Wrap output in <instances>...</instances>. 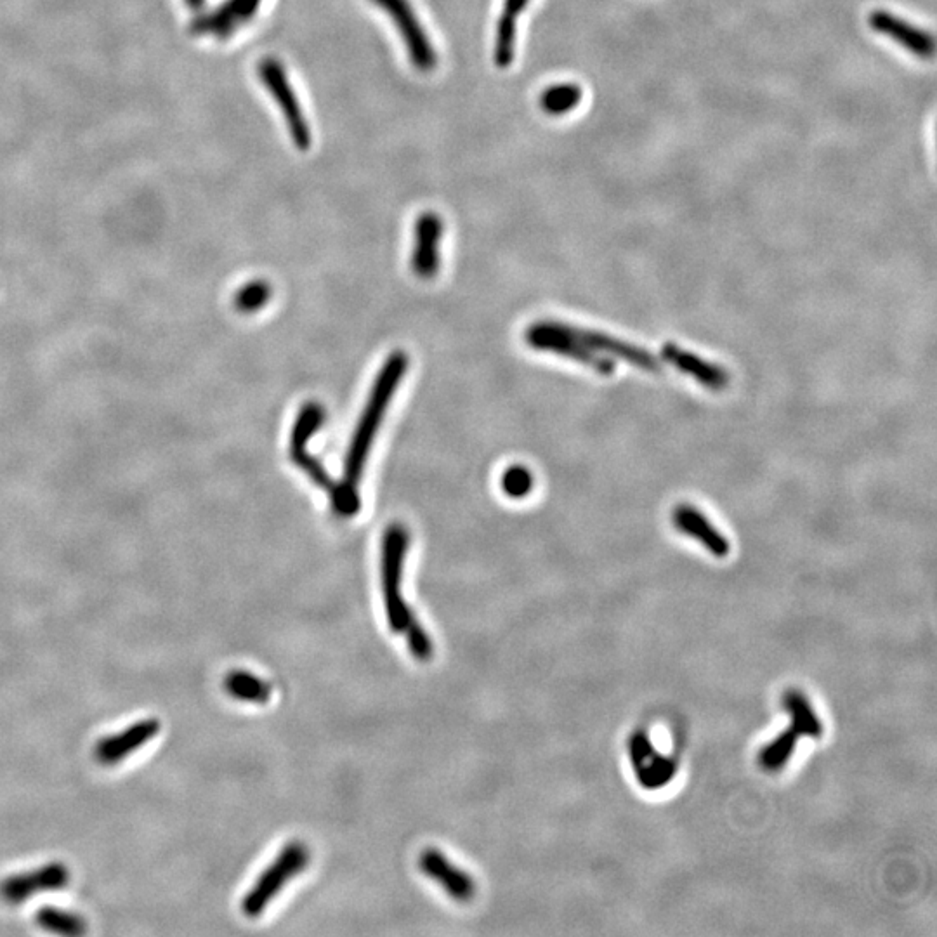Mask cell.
<instances>
[{
    "label": "cell",
    "instance_id": "d4e9b609",
    "mask_svg": "<svg viewBox=\"0 0 937 937\" xmlns=\"http://www.w3.org/2000/svg\"><path fill=\"white\" fill-rule=\"evenodd\" d=\"M403 636L407 637L408 649L415 660L419 662H429L434 655L433 639L427 634V630L420 625L419 620L415 618Z\"/></svg>",
    "mask_w": 937,
    "mask_h": 937
},
{
    "label": "cell",
    "instance_id": "5bb4252c",
    "mask_svg": "<svg viewBox=\"0 0 937 937\" xmlns=\"http://www.w3.org/2000/svg\"><path fill=\"white\" fill-rule=\"evenodd\" d=\"M263 0H224L216 11L200 16L191 32L210 35L216 39H228L238 28L247 25L261 6Z\"/></svg>",
    "mask_w": 937,
    "mask_h": 937
},
{
    "label": "cell",
    "instance_id": "6da1fadb",
    "mask_svg": "<svg viewBox=\"0 0 937 937\" xmlns=\"http://www.w3.org/2000/svg\"><path fill=\"white\" fill-rule=\"evenodd\" d=\"M407 368V354L403 351H394L375 377L367 405L361 412L358 426L354 429L353 438L349 443L346 460H344V476H342L341 483H337L335 492L330 497L334 511L342 518H353L360 512L361 500L358 486H360L361 476L365 471V464L374 445L375 436L381 429L382 420L386 417L387 408L393 401L396 389L400 387L403 377L407 374Z\"/></svg>",
    "mask_w": 937,
    "mask_h": 937
},
{
    "label": "cell",
    "instance_id": "7a4b0ae2",
    "mask_svg": "<svg viewBox=\"0 0 937 937\" xmlns=\"http://www.w3.org/2000/svg\"><path fill=\"white\" fill-rule=\"evenodd\" d=\"M410 545V533L400 523L389 525L382 537L381 580L387 623L394 634H405L408 625L415 620L412 608H408L401 594L403 566Z\"/></svg>",
    "mask_w": 937,
    "mask_h": 937
},
{
    "label": "cell",
    "instance_id": "44dd1931",
    "mask_svg": "<svg viewBox=\"0 0 937 937\" xmlns=\"http://www.w3.org/2000/svg\"><path fill=\"white\" fill-rule=\"evenodd\" d=\"M785 702L793 717L792 728L797 729L800 736L818 738L821 734V722L814 715L813 708L809 707L806 698L799 693H788Z\"/></svg>",
    "mask_w": 937,
    "mask_h": 937
},
{
    "label": "cell",
    "instance_id": "52a82bcc",
    "mask_svg": "<svg viewBox=\"0 0 937 937\" xmlns=\"http://www.w3.org/2000/svg\"><path fill=\"white\" fill-rule=\"evenodd\" d=\"M544 323L545 327L552 330V332H556V334L564 335V337L573 339V341L582 342L587 348L594 349V351H603L604 354H610L618 360L627 361L630 365L646 370V372H662L663 370L660 358H656L655 354L649 353V351L639 348V346H634V344H629V342L620 341V339H615V337L603 334V332H596V330H585V328L575 327V325H568V323L552 322V320H545Z\"/></svg>",
    "mask_w": 937,
    "mask_h": 937
},
{
    "label": "cell",
    "instance_id": "484cf974",
    "mask_svg": "<svg viewBox=\"0 0 937 937\" xmlns=\"http://www.w3.org/2000/svg\"><path fill=\"white\" fill-rule=\"evenodd\" d=\"M530 4V0H504V14L511 18H518L519 14L525 11Z\"/></svg>",
    "mask_w": 937,
    "mask_h": 937
},
{
    "label": "cell",
    "instance_id": "ba28073f",
    "mask_svg": "<svg viewBox=\"0 0 937 937\" xmlns=\"http://www.w3.org/2000/svg\"><path fill=\"white\" fill-rule=\"evenodd\" d=\"M525 341L530 348L537 351H551L564 358L584 363L587 367L596 370L599 374L611 375L615 372V363L606 356L597 354L594 349L587 348L582 342L573 341L564 335L556 334L545 327L544 322L530 325L525 332Z\"/></svg>",
    "mask_w": 937,
    "mask_h": 937
},
{
    "label": "cell",
    "instance_id": "d6986e66",
    "mask_svg": "<svg viewBox=\"0 0 937 937\" xmlns=\"http://www.w3.org/2000/svg\"><path fill=\"white\" fill-rule=\"evenodd\" d=\"M37 924L46 929V931L59 934V936H82L87 931V924L84 918L70 913V911L58 910L53 906H46L37 913Z\"/></svg>",
    "mask_w": 937,
    "mask_h": 937
},
{
    "label": "cell",
    "instance_id": "5b68a950",
    "mask_svg": "<svg viewBox=\"0 0 937 937\" xmlns=\"http://www.w3.org/2000/svg\"><path fill=\"white\" fill-rule=\"evenodd\" d=\"M257 72H259V79L263 82L264 87L268 89L269 94L273 96L276 105L280 108L295 148L301 151L309 150L311 131H309L308 120L302 112L299 99L295 96L294 87L290 84L287 70L283 68L278 59L264 58L257 66Z\"/></svg>",
    "mask_w": 937,
    "mask_h": 937
},
{
    "label": "cell",
    "instance_id": "8992f818",
    "mask_svg": "<svg viewBox=\"0 0 937 937\" xmlns=\"http://www.w3.org/2000/svg\"><path fill=\"white\" fill-rule=\"evenodd\" d=\"M375 6L393 20L394 27L400 30L401 40L407 47L408 58L419 72H431L438 65V54L433 42L420 25L417 14L408 0H372Z\"/></svg>",
    "mask_w": 937,
    "mask_h": 937
},
{
    "label": "cell",
    "instance_id": "8fae6325",
    "mask_svg": "<svg viewBox=\"0 0 937 937\" xmlns=\"http://www.w3.org/2000/svg\"><path fill=\"white\" fill-rule=\"evenodd\" d=\"M441 238H443L441 217L434 212L420 214L415 223L412 269L413 273L422 280H431L440 271Z\"/></svg>",
    "mask_w": 937,
    "mask_h": 937
},
{
    "label": "cell",
    "instance_id": "7c38bea8",
    "mask_svg": "<svg viewBox=\"0 0 937 937\" xmlns=\"http://www.w3.org/2000/svg\"><path fill=\"white\" fill-rule=\"evenodd\" d=\"M419 868L420 872L440 884L446 894L459 903H469L476 896V882L471 875L450 863L445 854L434 847L420 852Z\"/></svg>",
    "mask_w": 937,
    "mask_h": 937
},
{
    "label": "cell",
    "instance_id": "603a6c76",
    "mask_svg": "<svg viewBox=\"0 0 937 937\" xmlns=\"http://www.w3.org/2000/svg\"><path fill=\"white\" fill-rule=\"evenodd\" d=\"M800 734L797 729L790 728L785 733L780 734L773 743H769L764 752H762V764L769 771H776L787 764L790 755H792L795 743Z\"/></svg>",
    "mask_w": 937,
    "mask_h": 937
},
{
    "label": "cell",
    "instance_id": "ac0fdd59",
    "mask_svg": "<svg viewBox=\"0 0 937 937\" xmlns=\"http://www.w3.org/2000/svg\"><path fill=\"white\" fill-rule=\"evenodd\" d=\"M584 99V89L578 84H554L540 94V108L551 117H563L573 112Z\"/></svg>",
    "mask_w": 937,
    "mask_h": 937
},
{
    "label": "cell",
    "instance_id": "277c9868",
    "mask_svg": "<svg viewBox=\"0 0 937 937\" xmlns=\"http://www.w3.org/2000/svg\"><path fill=\"white\" fill-rule=\"evenodd\" d=\"M323 422H325V408L320 403L309 401L306 405H302L295 417L292 433H290V459L308 476L313 485L327 492L328 497H332L337 481H334L328 474L322 462L308 452L309 441L313 440V436L320 431Z\"/></svg>",
    "mask_w": 937,
    "mask_h": 937
},
{
    "label": "cell",
    "instance_id": "9a60e30c",
    "mask_svg": "<svg viewBox=\"0 0 937 937\" xmlns=\"http://www.w3.org/2000/svg\"><path fill=\"white\" fill-rule=\"evenodd\" d=\"M662 356L663 360L669 361L670 365H674L677 370H681L682 374L695 377L696 381L700 382L702 386L708 387L712 391L726 389L729 381H731V375L724 368L714 365V363H708L707 360L698 358L693 353L682 351L672 342L663 346Z\"/></svg>",
    "mask_w": 937,
    "mask_h": 937
},
{
    "label": "cell",
    "instance_id": "4fadbf2b",
    "mask_svg": "<svg viewBox=\"0 0 937 937\" xmlns=\"http://www.w3.org/2000/svg\"><path fill=\"white\" fill-rule=\"evenodd\" d=\"M160 729H162V724L157 719L136 722L129 728H125L122 733L112 734L99 740L94 748V755L99 764L115 766L118 762L127 759L129 755L138 752L139 748L145 747L148 741L153 740L160 733Z\"/></svg>",
    "mask_w": 937,
    "mask_h": 937
},
{
    "label": "cell",
    "instance_id": "cb8c5ba5",
    "mask_svg": "<svg viewBox=\"0 0 937 937\" xmlns=\"http://www.w3.org/2000/svg\"><path fill=\"white\" fill-rule=\"evenodd\" d=\"M533 485H535L533 474L525 466H512L505 469L502 479H500L502 492L511 498L528 497L531 490H533Z\"/></svg>",
    "mask_w": 937,
    "mask_h": 937
},
{
    "label": "cell",
    "instance_id": "30bf717a",
    "mask_svg": "<svg viewBox=\"0 0 937 937\" xmlns=\"http://www.w3.org/2000/svg\"><path fill=\"white\" fill-rule=\"evenodd\" d=\"M868 25L873 32L898 42L899 46L905 47L906 51L918 58L929 59L936 53V40L931 33L891 11L875 9L868 18Z\"/></svg>",
    "mask_w": 937,
    "mask_h": 937
},
{
    "label": "cell",
    "instance_id": "2e32d148",
    "mask_svg": "<svg viewBox=\"0 0 937 937\" xmlns=\"http://www.w3.org/2000/svg\"><path fill=\"white\" fill-rule=\"evenodd\" d=\"M672 521H674L677 530H681L682 533H686L689 537L702 542L714 556H728L729 551H731L729 542L722 537L721 531L715 530L714 526L710 525L707 516L695 509L693 505H677V509L672 514Z\"/></svg>",
    "mask_w": 937,
    "mask_h": 937
},
{
    "label": "cell",
    "instance_id": "ffe728a7",
    "mask_svg": "<svg viewBox=\"0 0 937 937\" xmlns=\"http://www.w3.org/2000/svg\"><path fill=\"white\" fill-rule=\"evenodd\" d=\"M516 18H511L507 14H500L497 23V35H495V51L493 59L498 68H509L514 61L516 54Z\"/></svg>",
    "mask_w": 937,
    "mask_h": 937
},
{
    "label": "cell",
    "instance_id": "e0dca14e",
    "mask_svg": "<svg viewBox=\"0 0 937 937\" xmlns=\"http://www.w3.org/2000/svg\"><path fill=\"white\" fill-rule=\"evenodd\" d=\"M224 691L238 702L268 703L273 696V686L247 670H233L224 677Z\"/></svg>",
    "mask_w": 937,
    "mask_h": 937
},
{
    "label": "cell",
    "instance_id": "9c48e42d",
    "mask_svg": "<svg viewBox=\"0 0 937 937\" xmlns=\"http://www.w3.org/2000/svg\"><path fill=\"white\" fill-rule=\"evenodd\" d=\"M70 872L63 863H49L32 872L18 873L0 882V899L7 905H21L40 892L65 889Z\"/></svg>",
    "mask_w": 937,
    "mask_h": 937
},
{
    "label": "cell",
    "instance_id": "3957f363",
    "mask_svg": "<svg viewBox=\"0 0 937 937\" xmlns=\"http://www.w3.org/2000/svg\"><path fill=\"white\" fill-rule=\"evenodd\" d=\"M309 863V849L302 842H290L283 847L278 858L261 873V877L252 885L242 899V911L245 917L256 918L263 913L271 899L282 891L295 875L304 872Z\"/></svg>",
    "mask_w": 937,
    "mask_h": 937
},
{
    "label": "cell",
    "instance_id": "4316f807",
    "mask_svg": "<svg viewBox=\"0 0 937 937\" xmlns=\"http://www.w3.org/2000/svg\"><path fill=\"white\" fill-rule=\"evenodd\" d=\"M184 4L190 7L191 11H202L205 6V0H184Z\"/></svg>",
    "mask_w": 937,
    "mask_h": 937
},
{
    "label": "cell",
    "instance_id": "7402d4cb",
    "mask_svg": "<svg viewBox=\"0 0 937 937\" xmlns=\"http://www.w3.org/2000/svg\"><path fill=\"white\" fill-rule=\"evenodd\" d=\"M273 295V289L264 280H252L242 285L235 295V306L240 313L252 315L268 304Z\"/></svg>",
    "mask_w": 937,
    "mask_h": 937
}]
</instances>
